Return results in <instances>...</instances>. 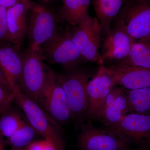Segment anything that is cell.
Segmentation results:
<instances>
[{
	"label": "cell",
	"mask_w": 150,
	"mask_h": 150,
	"mask_svg": "<svg viewBox=\"0 0 150 150\" xmlns=\"http://www.w3.org/2000/svg\"><path fill=\"white\" fill-rule=\"evenodd\" d=\"M68 102L71 118L82 124L88 107L87 87L90 75L79 68L58 75Z\"/></svg>",
	"instance_id": "obj_1"
},
{
	"label": "cell",
	"mask_w": 150,
	"mask_h": 150,
	"mask_svg": "<svg viewBox=\"0 0 150 150\" xmlns=\"http://www.w3.org/2000/svg\"><path fill=\"white\" fill-rule=\"evenodd\" d=\"M115 20V29L135 41L150 36V0H126Z\"/></svg>",
	"instance_id": "obj_2"
},
{
	"label": "cell",
	"mask_w": 150,
	"mask_h": 150,
	"mask_svg": "<svg viewBox=\"0 0 150 150\" xmlns=\"http://www.w3.org/2000/svg\"><path fill=\"white\" fill-rule=\"evenodd\" d=\"M43 60L40 51L28 48L22 53L20 91L37 103L48 75V68Z\"/></svg>",
	"instance_id": "obj_3"
},
{
	"label": "cell",
	"mask_w": 150,
	"mask_h": 150,
	"mask_svg": "<svg viewBox=\"0 0 150 150\" xmlns=\"http://www.w3.org/2000/svg\"><path fill=\"white\" fill-rule=\"evenodd\" d=\"M24 112L29 123L38 134L49 141L57 150H65L64 146L57 129L59 126L54 122L38 103L30 99L19 91L14 100Z\"/></svg>",
	"instance_id": "obj_4"
},
{
	"label": "cell",
	"mask_w": 150,
	"mask_h": 150,
	"mask_svg": "<svg viewBox=\"0 0 150 150\" xmlns=\"http://www.w3.org/2000/svg\"><path fill=\"white\" fill-rule=\"evenodd\" d=\"M40 51L44 60L62 65L66 71L79 68L84 62L69 31L58 32L41 46Z\"/></svg>",
	"instance_id": "obj_5"
},
{
	"label": "cell",
	"mask_w": 150,
	"mask_h": 150,
	"mask_svg": "<svg viewBox=\"0 0 150 150\" xmlns=\"http://www.w3.org/2000/svg\"><path fill=\"white\" fill-rule=\"evenodd\" d=\"M58 75L48 68L46 83L38 103L58 125L67 123L71 114L64 91L59 82Z\"/></svg>",
	"instance_id": "obj_6"
},
{
	"label": "cell",
	"mask_w": 150,
	"mask_h": 150,
	"mask_svg": "<svg viewBox=\"0 0 150 150\" xmlns=\"http://www.w3.org/2000/svg\"><path fill=\"white\" fill-rule=\"evenodd\" d=\"M28 16V48L40 51L41 46L58 33L57 19L53 11L34 2Z\"/></svg>",
	"instance_id": "obj_7"
},
{
	"label": "cell",
	"mask_w": 150,
	"mask_h": 150,
	"mask_svg": "<svg viewBox=\"0 0 150 150\" xmlns=\"http://www.w3.org/2000/svg\"><path fill=\"white\" fill-rule=\"evenodd\" d=\"M71 32V36L84 62L99 60L101 44V28L96 17L89 15L83 19Z\"/></svg>",
	"instance_id": "obj_8"
},
{
	"label": "cell",
	"mask_w": 150,
	"mask_h": 150,
	"mask_svg": "<svg viewBox=\"0 0 150 150\" xmlns=\"http://www.w3.org/2000/svg\"><path fill=\"white\" fill-rule=\"evenodd\" d=\"M129 144L144 149L150 146V115L130 113L120 122L105 127Z\"/></svg>",
	"instance_id": "obj_9"
},
{
	"label": "cell",
	"mask_w": 150,
	"mask_h": 150,
	"mask_svg": "<svg viewBox=\"0 0 150 150\" xmlns=\"http://www.w3.org/2000/svg\"><path fill=\"white\" fill-rule=\"evenodd\" d=\"M78 139L81 150H128L129 144L111 131L97 128L89 121L80 125Z\"/></svg>",
	"instance_id": "obj_10"
},
{
	"label": "cell",
	"mask_w": 150,
	"mask_h": 150,
	"mask_svg": "<svg viewBox=\"0 0 150 150\" xmlns=\"http://www.w3.org/2000/svg\"><path fill=\"white\" fill-rule=\"evenodd\" d=\"M116 86L105 67L101 64L96 76L89 81L87 87L88 103L86 117L89 119V121H94L102 109L107 96Z\"/></svg>",
	"instance_id": "obj_11"
},
{
	"label": "cell",
	"mask_w": 150,
	"mask_h": 150,
	"mask_svg": "<svg viewBox=\"0 0 150 150\" xmlns=\"http://www.w3.org/2000/svg\"><path fill=\"white\" fill-rule=\"evenodd\" d=\"M115 84L126 90L150 86V69L115 64L105 67Z\"/></svg>",
	"instance_id": "obj_12"
},
{
	"label": "cell",
	"mask_w": 150,
	"mask_h": 150,
	"mask_svg": "<svg viewBox=\"0 0 150 150\" xmlns=\"http://www.w3.org/2000/svg\"><path fill=\"white\" fill-rule=\"evenodd\" d=\"M0 68L9 88L16 94L22 68L20 48L8 42H0Z\"/></svg>",
	"instance_id": "obj_13"
},
{
	"label": "cell",
	"mask_w": 150,
	"mask_h": 150,
	"mask_svg": "<svg viewBox=\"0 0 150 150\" xmlns=\"http://www.w3.org/2000/svg\"><path fill=\"white\" fill-rule=\"evenodd\" d=\"M33 3L26 0L7 9L8 42L20 48L27 36L28 16Z\"/></svg>",
	"instance_id": "obj_14"
},
{
	"label": "cell",
	"mask_w": 150,
	"mask_h": 150,
	"mask_svg": "<svg viewBox=\"0 0 150 150\" xmlns=\"http://www.w3.org/2000/svg\"><path fill=\"white\" fill-rule=\"evenodd\" d=\"M129 113L125 92L122 88L116 86L107 96L102 109L94 121H99L108 127L120 122Z\"/></svg>",
	"instance_id": "obj_15"
},
{
	"label": "cell",
	"mask_w": 150,
	"mask_h": 150,
	"mask_svg": "<svg viewBox=\"0 0 150 150\" xmlns=\"http://www.w3.org/2000/svg\"><path fill=\"white\" fill-rule=\"evenodd\" d=\"M135 41L123 31L111 30L103 42L102 52L98 60L100 63L102 64L104 61L120 62L128 56Z\"/></svg>",
	"instance_id": "obj_16"
},
{
	"label": "cell",
	"mask_w": 150,
	"mask_h": 150,
	"mask_svg": "<svg viewBox=\"0 0 150 150\" xmlns=\"http://www.w3.org/2000/svg\"><path fill=\"white\" fill-rule=\"evenodd\" d=\"M126 0H93V6L101 28L102 34L111 31L112 21L116 18Z\"/></svg>",
	"instance_id": "obj_17"
},
{
	"label": "cell",
	"mask_w": 150,
	"mask_h": 150,
	"mask_svg": "<svg viewBox=\"0 0 150 150\" xmlns=\"http://www.w3.org/2000/svg\"><path fill=\"white\" fill-rule=\"evenodd\" d=\"M116 64L150 69V36L135 41L128 56Z\"/></svg>",
	"instance_id": "obj_18"
},
{
	"label": "cell",
	"mask_w": 150,
	"mask_h": 150,
	"mask_svg": "<svg viewBox=\"0 0 150 150\" xmlns=\"http://www.w3.org/2000/svg\"><path fill=\"white\" fill-rule=\"evenodd\" d=\"M60 10L62 20L74 26L89 15L91 0H63Z\"/></svg>",
	"instance_id": "obj_19"
},
{
	"label": "cell",
	"mask_w": 150,
	"mask_h": 150,
	"mask_svg": "<svg viewBox=\"0 0 150 150\" xmlns=\"http://www.w3.org/2000/svg\"><path fill=\"white\" fill-rule=\"evenodd\" d=\"M122 88L127 98L129 113L150 115V86L134 90Z\"/></svg>",
	"instance_id": "obj_20"
},
{
	"label": "cell",
	"mask_w": 150,
	"mask_h": 150,
	"mask_svg": "<svg viewBox=\"0 0 150 150\" xmlns=\"http://www.w3.org/2000/svg\"><path fill=\"white\" fill-rule=\"evenodd\" d=\"M37 134H38L27 121H25L16 131L6 139L5 143L9 145L11 149L24 150L33 142Z\"/></svg>",
	"instance_id": "obj_21"
},
{
	"label": "cell",
	"mask_w": 150,
	"mask_h": 150,
	"mask_svg": "<svg viewBox=\"0 0 150 150\" xmlns=\"http://www.w3.org/2000/svg\"><path fill=\"white\" fill-rule=\"evenodd\" d=\"M10 106L0 112V138L2 139L10 137L25 121L19 113Z\"/></svg>",
	"instance_id": "obj_22"
},
{
	"label": "cell",
	"mask_w": 150,
	"mask_h": 150,
	"mask_svg": "<svg viewBox=\"0 0 150 150\" xmlns=\"http://www.w3.org/2000/svg\"><path fill=\"white\" fill-rule=\"evenodd\" d=\"M16 94L6 87L0 84V112L10 105L14 100Z\"/></svg>",
	"instance_id": "obj_23"
},
{
	"label": "cell",
	"mask_w": 150,
	"mask_h": 150,
	"mask_svg": "<svg viewBox=\"0 0 150 150\" xmlns=\"http://www.w3.org/2000/svg\"><path fill=\"white\" fill-rule=\"evenodd\" d=\"M7 9L0 6V42H8Z\"/></svg>",
	"instance_id": "obj_24"
},
{
	"label": "cell",
	"mask_w": 150,
	"mask_h": 150,
	"mask_svg": "<svg viewBox=\"0 0 150 150\" xmlns=\"http://www.w3.org/2000/svg\"><path fill=\"white\" fill-rule=\"evenodd\" d=\"M26 150H57L54 145L49 141H42L33 142L26 148Z\"/></svg>",
	"instance_id": "obj_25"
},
{
	"label": "cell",
	"mask_w": 150,
	"mask_h": 150,
	"mask_svg": "<svg viewBox=\"0 0 150 150\" xmlns=\"http://www.w3.org/2000/svg\"><path fill=\"white\" fill-rule=\"evenodd\" d=\"M25 1L26 0H0V6L8 8L15 5L18 3Z\"/></svg>",
	"instance_id": "obj_26"
},
{
	"label": "cell",
	"mask_w": 150,
	"mask_h": 150,
	"mask_svg": "<svg viewBox=\"0 0 150 150\" xmlns=\"http://www.w3.org/2000/svg\"><path fill=\"white\" fill-rule=\"evenodd\" d=\"M0 84L6 86H8L7 83L5 79L4 76L1 68H0Z\"/></svg>",
	"instance_id": "obj_27"
},
{
	"label": "cell",
	"mask_w": 150,
	"mask_h": 150,
	"mask_svg": "<svg viewBox=\"0 0 150 150\" xmlns=\"http://www.w3.org/2000/svg\"><path fill=\"white\" fill-rule=\"evenodd\" d=\"M5 144L4 141H3L2 139L0 138V150H6L5 149L4 144ZM11 150H19L14 149H11Z\"/></svg>",
	"instance_id": "obj_28"
},
{
	"label": "cell",
	"mask_w": 150,
	"mask_h": 150,
	"mask_svg": "<svg viewBox=\"0 0 150 150\" xmlns=\"http://www.w3.org/2000/svg\"><path fill=\"white\" fill-rule=\"evenodd\" d=\"M44 2H48L50 1H53V0H42ZM62 1H63V0H62Z\"/></svg>",
	"instance_id": "obj_29"
}]
</instances>
